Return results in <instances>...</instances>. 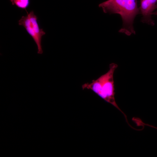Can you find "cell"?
Wrapping results in <instances>:
<instances>
[{
    "mask_svg": "<svg viewBox=\"0 0 157 157\" xmlns=\"http://www.w3.org/2000/svg\"><path fill=\"white\" fill-rule=\"evenodd\" d=\"M118 65L114 63L110 64L109 69L105 74L101 75L91 83L83 84V90H90L93 91L100 97L119 110L124 115L126 122L129 124L126 116L119 108L115 100V89L113 76Z\"/></svg>",
    "mask_w": 157,
    "mask_h": 157,
    "instance_id": "cell-2",
    "label": "cell"
},
{
    "mask_svg": "<svg viewBox=\"0 0 157 157\" xmlns=\"http://www.w3.org/2000/svg\"><path fill=\"white\" fill-rule=\"evenodd\" d=\"M152 15H157V10L154 12H153V13H152Z\"/></svg>",
    "mask_w": 157,
    "mask_h": 157,
    "instance_id": "cell-6",
    "label": "cell"
},
{
    "mask_svg": "<svg viewBox=\"0 0 157 157\" xmlns=\"http://www.w3.org/2000/svg\"><path fill=\"white\" fill-rule=\"evenodd\" d=\"M26 12L27 15L22 17L18 21V24L25 28L35 42L38 47V53L42 54L41 39L42 37L46 33L42 29L40 28L37 21L38 17L35 15L33 11H31L29 13Z\"/></svg>",
    "mask_w": 157,
    "mask_h": 157,
    "instance_id": "cell-3",
    "label": "cell"
},
{
    "mask_svg": "<svg viewBox=\"0 0 157 157\" xmlns=\"http://www.w3.org/2000/svg\"><path fill=\"white\" fill-rule=\"evenodd\" d=\"M156 8H157V2L156 6Z\"/></svg>",
    "mask_w": 157,
    "mask_h": 157,
    "instance_id": "cell-7",
    "label": "cell"
},
{
    "mask_svg": "<svg viewBox=\"0 0 157 157\" xmlns=\"http://www.w3.org/2000/svg\"><path fill=\"white\" fill-rule=\"evenodd\" d=\"M12 2L13 5H15L18 8L25 9L29 5V0H10Z\"/></svg>",
    "mask_w": 157,
    "mask_h": 157,
    "instance_id": "cell-5",
    "label": "cell"
},
{
    "mask_svg": "<svg viewBox=\"0 0 157 157\" xmlns=\"http://www.w3.org/2000/svg\"><path fill=\"white\" fill-rule=\"evenodd\" d=\"M104 12L117 14L122 18L123 24L119 32L129 36L135 34L133 26L134 20L140 13L137 0H107L99 5Z\"/></svg>",
    "mask_w": 157,
    "mask_h": 157,
    "instance_id": "cell-1",
    "label": "cell"
},
{
    "mask_svg": "<svg viewBox=\"0 0 157 157\" xmlns=\"http://www.w3.org/2000/svg\"><path fill=\"white\" fill-rule=\"evenodd\" d=\"M157 0H140V13L142 16V22L154 26V22L151 15L156 9Z\"/></svg>",
    "mask_w": 157,
    "mask_h": 157,
    "instance_id": "cell-4",
    "label": "cell"
}]
</instances>
